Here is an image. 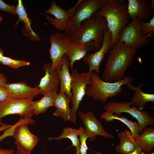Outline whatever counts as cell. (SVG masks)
Returning a JSON list of instances; mask_svg holds the SVG:
<instances>
[{
  "label": "cell",
  "mask_w": 154,
  "mask_h": 154,
  "mask_svg": "<svg viewBox=\"0 0 154 154\" xmlns=\"http://www.w3.org/2000/svg\"><path fill=\"white\" fill-rule=\"evenodd\" d=\"M78 130V135L80 136L79 139L80 143L79 147L80 154H87V151L88 147L86 143V140L88 138V136L85 133L83 127H80Z\"/></svg>",
  "instance_id": "obj_30"
},
{
  "label": "cell",
  "mask_w": 154,
  "mask_h": 154,
  "mask_svg": "<svg viewBox=\"0 0 154 154\" xmlns=\"http://www.w3.org/2000/svg\"><path fill=\"white\" fill-rule=\"evenodd\" d=\"M119 143L115 150L120 154H130L135 149L137 145L135 142L130 131L127 129L122 130L117 133Z\"/></svg>",
  "instance_id": "obj_23"
},
{
  "label": "cell",
  "mask_w": 154,
  "mask_h": 154,
  "mask_svg": "<svg viewBox=\"0 0 154 154\" xmlns=\"http://www.w3.org/2000/svg\"><path fill=\"white\" fill-rule=\"evenodd\" d=\"M112 36L107 28L104 33L103 43L100 49L93 53L87 52L83 58L84 62L89 65V71L99 74L101 63L105 54L111 48Z\"/></svg>",
  "instance_id": "obj_13"
},
{
  "label": "cell",
  "mask_w": 154,
  "mask_h": 154,
  "mask_svg": "<svg viewBox=\"0 0 154 154\" xmlns=\"http://www.w3.org/2000/svg\"><path fill=\"white\" fill-rule=\"evenodd\" d=\"M4 56V53L3 50L0 48V62L1 61L2 58Z\"/></svg>",
  "instance_id": "obj_38"
},
{
  "label": "cell",
  "mask_w": 154,
  "mask_h": 154,
  "mask_svg": "<svg viewBox=\"0 0 154 154\" xmlns=\"http://www.w3.org/2000/svg\"><path fill=\"white\" fill-rule=\"evenodd\" d=\"M143 81L141 85L138 87H135L131 83L127 85L130 89L133 90V93L131 101L133 106L136 107L141 110L144 108L148 102H154V94L147 93L143 92L141 88L143 84Z\"/></svg>",
  "instance_id": "obj_24"
},
{
  "label": "cell",
  "mask_w": 154,
  "mask_h": 154,
  "mask_svg": "<svg viewBox=\"0 0 154 154\" xmlns=\"http://www.w3.org/2000/svg\"><path fill=\"white\" fill-rule=\"evenodd\" d=\"M33 99H19L9 98L0 103V122L9 115L17 114L24 118H31L34 115L31 106Z\"/></svg>",
  "instance_id": "obj_10"
},
{
  "label": "cell",
  "mask_w": 154,
  "mask_h": 154,
  "mask_svg": "<svg viewBox=\"0 0 154 154\" xmlns=\"http://www.w3.org/2000/svg\"><path fill=\"white\" fill-rule=\"evenodd\" d=\"M49 40L50 47L49 50L52 60V69H56L62 58L73 44L71 36L66 33L56 32L51 34Z\"/></svg>",
  "instance_id": "obj_11"
},
{
  "label": "cell",
  "mask_w": 154,
  "mask_h": 154,
  "mask_svg": "<svg viewBox=\"0 0 154 154\" xmlns=\"http://www.w3.org/2000/svg\"><path fill=\"white\" fill-rule=\"evenodd\" d=\"M3 20V17L0 15V23Z\"/></svg>",
  "instance_id": "obj_40"
},
{
  "label": "cell",
  "mask_w": 154,
  "mask_h": 154,
  "mask_svg": "<svg viewBox=\"0 0 154 154\" xmlns=\"http://www.w3.org/2000/svg\"><path fill=\"white\" fill-rule=\"evenodd\" d=\"M142 154H154V153L153 152H152L151 153H145L143 152L142 151Z\"/></svg>",
  "instance_id": "obj_41"
},
{
  "label": "cell",
  "mask_w": 154,
  "mask_h": 154,
  "mask_svg": "<svg viewBox=\"0 0 154 154\" xmlns=\"http://www.w3.org/2000/svg\"><path fill=\"white\" fill-rule=\"evenodd\" d=\"M3 85L8 91L10 98L33 99L40 94L38 85L33 88L23 82L16 83H6Z\"/></svg>",
  "instance_id": "obj_15"
},
{
  "label": "cell",
  "mask_w": 154,
  "mask_h": 154,
  "mask_svg": "<svg viewBox=\"0 0 154 154\" xmlns=\"http://www.w3.org/2000/svg\"><path fill=\"white\" fill-rule=\"evenodd\" d=\"M0 62L3 65H7L15 69L24 66H28L30 64L29 62L25 60H14L4 56Z\"/></svg>",
  "instance_id": "obj_29"
},
{
  "label": "cell",
  "mask_w": 154,
  "mask_h": 154,
  "mask_svg": "<svg viewBox=\"0 0 154 154\" xmlns=\"http://www.w3.org/2000/svg\"><path fill=\"white\" fill-rule=\"evenodd\" d=\"M94 52V44L93 41L86 43L73 44L65 54L69 61V65L72 70L76 61H79L85 56L88 52Z\"/></svg>",
  "instance_id": "obj_19"
},
{
  "label": "cell",
  "mask_w": 154,
  "mask_h": 154,
  "mask_svg": "<svg viewBox=\"0 0 154 154\" xmlns=\"http://www.w3.org/2000/svg\"><path fill=\"white\" fill-rule=\"evenodd\" d=\"M15 151L12 149H3L0 148V154H14Z\"/></svg>",
  "instance_id": "obj_33"
},
{
  "label": "cell",
  "mask_w": 154,
  "mask_h": 154,
  "mask_svg": "<svg viewBox=\"0 0 154 154\" xmlns=\"http://www.w3.org/2000/svg\"><path fill=\"white\" fill-rule=\"evenodd\" d=\"M7 81L6 76L0 72V84H4L6 83Z\"/></svg>",
  "instance_id": "obj_34"
},
{
  "label": "cell",
  "mask_w": 154,
  "mask_h": 154,
  "mask_svg": "<svg viewBox=\"0 0 154 154\" xmlns=\"http://www.w3.org/2000/svg\"><path fill=\"white\" fill-rule=\"evenodd\" d=\"M71 100L65 94L60 92L54 100V107L56 109L53 113V115L61 117L65 121L72 122L71 109L69 107V104Z\"/></svg>",
  "instance_id": "obj_20"
},
{
  "label": "cell",
  "mask_w": 154,
  "mask_h": 154,
  "mask_svg": "<svg viewBox=\"0 0 154 154\" xmlns=\"http://www.w3.org/2000/svg\"><path fill=\"white\" fill-rule=\"evenodd\" d=\"M98 74L94 71L90 72L91 85L87 86L85 94L102 103L118 95L121 92L123 85L131 83L134 80L133 77L127 75L120 81L110 82L103 80Z\"/></svg>",
  "instance_id": "obj_4"
},
{
  "label": "cell",
  "mask_w": 154,
  "mask_h": 154,
  "mask_svg": "<svg viewBox=\"0 0 154 154\" xmlns=\"http://www.w3.org/2000/svg\"><path fill=\"white\" fill-rule=\"evenodd\" d=\"M45 75L37 85L40 94L44 95L46 92L54 90L57 91L60 84L59 75L56 69H52L51 63H47L43 67Z\"/></svg>",
  "instance_id": "obj_17"
},
{
  "label": "cell",
  "mask_w": 154,
  "mask_h": 154,
  "mask_svg": "<svg viewBox=\"0 0 154 154\" xmlns=\"http://www.w3.org/2000/svg\"><path fill=\"white\" fill-rule=\"evenodd\" d=\"M139 26L142 34L144 36L153 37L154 35V17L146 22L140 21Z\"/></svg>",
  "instance_id": "obj_28"
},
{
  "label": "cell",
  "mask_w": 154,
  "mask_h": 154,
  "mask_svg": "<svg viewBox=\"0 0 154 154\" xmlns=\"http://www.w3.org/2000/svg\"><path fill=\"white\" fill-rule=\"evenodd\" d=\"M79 131L78 129L71 127L64 128L61 134L56 137H49V140H58L64 138H68L71 141L72 146L78 148L80 145L79 139L78 138Z\"/></svg>",
  "instance_id": "obj_27"
},
{
  "label": "cell",
  "mask_w": 154,
  "mask_h": 154,
  "mask_svg": "<svg viewBox=\"0 0 154 154\" xmlns=\"http://www.w3.org/2000/svg\"><path fill=\"white\" fill-rule=\"evenodd\" d=\"M3 124H4L2 122H0V125H2Z\"/></svg>",
  "instance_id": "obj_42"
},
{
  "label": "cell",
  "mask_w": 154,
  "mask_h": 154,
  "mask_svg": "<svg viewBox=\"0 0 154 154\" xmlns=\"http://www.w3.org/2000/svg\"><path fill=\"white\" fill-rule=\"evenodd\" d=\"M142 151L141 147L137 145L135 150L130 154H142Z\"/></svg>",
  "instance_id": "obj_35"
},
{
  "label": "cell",
  "mask_w": 154,
  "mask_h": 154,
  "mask_svg": "<svg viewBox=\"0 0 154 154\" xmlns=\"http://www.w3.org/2000/svg\"><path fill=\"white\" fill-rule=\"evenodd\" d=\"M16 11L18 19L15 25L16 26L20 21L23 22L25 25L22 31L25 36L29 37L31 40L39 41L41 40L38 35L35 33L31 27L32 20L29 18L21 0H18L16 6Z\"/></svg>",
  "instance_id": "obj_21"
},
{
  "label": "cell",
  "mask_w": 154,
  "mask_h": 154,
  "mask_svg": "<svg viewBox=\"0 0 154 154\" xmlns=\"http://www.w3.org/2000/svg\"><path fill=\"white\" fill-rule=\"evenodd\" d=\"M106 0H79L74 13L68 22L65 33L70 36L80 28L82 23L89 18L104 5Z\"/></svg>",
  "instance_id": "obj_6"
},
{
  "label": "cell",
  "mask_w": 154,
  "mask_h": 154,
  "mask_svg": "<svg viewBox=\"0 0 154 154\" xmlns=\"http://www.w3.org/2000/svg\"><path fill=\"white\" fill-rule=\"evenodd\" d=\"M90 72L79 73L77 68L72 70L70 84L72 90V107L71 109L72 122L76 123V112L79 105L86 94L87 86L91 85L90 75Z\"/></svg>",
  "instance_id": "obj_8"
},
{
  "label": "cell",
  "mask_w": 154,
  "mask_h": 154,
  "mask_svg": "<svg viewBox=\"0 0 154 154\" xmlns=\"http://www.w3.org/2000/svg\"><path fill=\"white\" fill-rule=\"evenodd\" d=\"M140 20L137 18L132 20L121 30L117 41L123 42L126 45L137 49L149 44L150 38L143 35L140 27Z\"/></svg>",
  "instance_id": "obj_9"
},
{
  "label": "cell",
  "mask_w": 154,
  "mask_h": 154,
  "mask_svg": "<svg viewBox=\"0 0 154 154\" xmlns=\"http://www.w3.org/2000/svg\"><path fill=\"white\" fill-rule=\"evenodd\" d=\"M69 61L65 54L56 69L59 78L60 92L64 93L72 99V95L70 87L72 77L69 71Z\"/></svg>",
  "instance_id": "obj_18"
},
{
  "label": "cell",
  "mask_w": 154,
  "mask_h": 154,
  "mask_svg": "<svg viewBox=\"0 0 154 154\" xmlns=\"http://www.w3.org/2000/svg\"><path fill=\"white\" fill-rule=\"evenodd\" d=\"M131 101L110 102L107 103L103 110H108L118 116L121 113H128L138 121L141 132L148 125L154 124V118L147 111L141 110L135 106L131 107Z\"/></svg>",
  "instance_id": "obj_7"
},
{
  "label": "cell",
  "mask_w": 154,
  "mask_h": 154,
  "mask_svg": "<svg viewBox=\"0 0 154 154\" xmlns=\"http://www.w3.org/2000/svg\"><path fill=\"white\" fill-rule=\"evenodd\" d=\"M11 125H6L5 124L2 125L0 126V132L5 130L8 128L11 127Z\"/></svg>",
  "instance_id": "obj_36"
},
{
  "label": "cell",
  "mask_w": 154,
  "mask_h": 154,
  "mask_svg": "<svg viewBox=\"0 0 154 154\" xmlns=\"http://www.w3.org/2000/svg\"><path fill=\"white\" fill-rule=\"evenodd\" d=\"M128 13L132 19L137 18L141 21L146 22L153 16L150 2L148 0H128Z\"/></svg>",
  "instance_id": "obj_16"
},
{
  "label": "cell",
  "mask_w": 154,
  "mask_h": 154,
  "mask_svg": "<svg viewBox=\"0 0 154 154\" xmlns=\"http://www.w3.org/2000/svg\"><path fill=\"white\" fill-rule=\"evenodd\" d=\"M108 28L105 18L95 14L83 22L79 30L70 36L73 44L93 41L94 52L100 48L104 33Z\"/></svg>",
  "instance_id": "obj_3"
},
{
  "label": "cell",
  "mask_w": 154,
  "mask_h": 154,
  "mask_svg": "<svg viewBox=\"0 0 154 154\" xmlns=\"http://www.w3.org/2000/svg\"><path fill=\"white\" fill-rule=\"evenodd\" d=\"M17 154H25L21 151L18 148L17 149Z\"/></svg>",
  "instance_id": "obj_39"
},
{
  "label": "cell",
  "mask_w": 154,
  "mask_h": 154,
  "mask_svg": "<svg viewBox=\"0 0 154 154\" xmlns=\"http://www.w3.org/2000/svg\"><path fill=\"white\" fill-rule=\"evenodd\" d=\"M150 5L151 8L153 11H154V0H151L150 1Z\"/></svg>",
  "instance_id": "obj_37"
},
{
  "label": "cell",
  "mask_w": 154,
  "mask_h": 154,
  "mask_svg": "<svg viewBox=\"0 0 154 154\" xmlns=\"http://www.w3.org/2000/svg\"><path fill=\"white\" fill-rule=\"evenodd\" d=\"M57 94V91H48L44 94L40 100L36 101L33 100L31 104L34 114L38 115L44 113L49 108L54 106V100Z\"/></svg>",
  "instance_id": "obj_25"
},
{
  "label": "cell",
  "mask_w": 154,
  "mask_h": 154,
  "mask_svg": "<svg viewBox=\"0 0 154 154\" xmlns=\"http://www.w3.org/2000/svg\"><path fill=\"white\" fill-rule=\"evenodd\" d=\"M112 48L109 53L102 73L104 80L110 82H117L123 78L126 71L131 64L137 50L118 41Z\"/></svg>",
  "instance_id": "obj_1"
},
{
  "label": "cell",
  "mask_w": 154,
  "mask_h": 154,
  "mask_svg": "<svg viewBox=\"0 0 154 154\" xmlns=\"http://www.w3.org/2000/svg\"><path fill=\"white\" fill-rule=\"evenodd\" d=\"M95 14L106 20L112 36V48L117 41L121 30L128 23L127 3L124 0H106L103 6Z\"/></svg>",
  "instance_id": "obj_2"
},
{
  "label": "cell",
  "mask_w": 154,
  "mask_h": 154,
  "mask_svg": "<svg viewBox=\"0 0 154 154\" xmlns=\"http://www.w3.org/2000/svg\"><path fill=\"white\" fill-rule=\"evenodd\" d=\"M100 118L102 119H104L107 122L112 121L114 119L118 120L121 121L129 129L133 138L139 135V133L141 132L138 122H133L125 117H121L114 115L109 110H106L105 112L102 113L101 115Z\"/></svg>",
  "instance_id": "obj_26"
},
{
  "label": "cell",
  "mask_w": 154,
  "mask_h": 154,
  "mask_svg": "<svg viewBox=\"0 0 154 154\" xmlns=\"http://www.w3.org/2000/svg\"><path fill=\"white\" fill-rule=\"evenodd\" d=\"M35 123L31 118L21 119L7 129L9 135L15 139L17 148L25 154H31L38 141V137L28 127V124L33 125Z\"/></svg>",
  "instance_id": "obj_5"
},
{
  "label": "cell",
  "mask_w": 154,
  "mask_h": 154,
  "mask_svg": "<svg viewBox=\"0 0 154 154\" xmlns=\"http://www.w3.org/2000/svg\"><path fill=\"white\" fill-rule=\"evenodd\" d=\"M77 5V2L74 7L71 6L65 11L57 5L54 0L50 7L44 13L50 14L54 15V18L48 15H46L45 18L50 22L49 24L54 25L56 29L65 31L68 22L74 13Z\"/></svg>",
  "instance_id": "obj_14"
},
{
  "label": "cell",
  "mask_w": 154,
  "mask_h": 154,
  "mask_svg": "<svg viewBox=\"0 0 154 154\" xmlns=\"http://www.w3.org/2000/svg\"><path fill=\"white\" fill-rule=\"evenodd\" d=\"M0 10L8 12L14 15H17L16 6L9 5L2 0H0Z\"/></svg>",
  "instance_id": "obj_31"
},
{
  "label": "cell",
  "mask_w": 154,
  "mask_h": 154,
  "mask_svg": "<svg viewBox=\"0 0 154 154\" xmlns=\"http://www.w3.org/2000/svg\"><path fill=\"white\" fill-rule=\"evenodd\" d=\"M78 114L85 127V132L90 141H92L95 139L97 135L102 136L107 139L114 137L112 134L104 129L102 124L92 111H90L86 113L79 111Z\"/></svg>",
  "instance_id": "obj_12"
},
{
  "label": "cell",
  "mask_w": 154,
  "mask_h": 154,
  "mask_svg": "<svg viewBox=\"0 0 154 154\" xmlns=\"http://www.w3.org/2000/svg\"><path fill=\"white\" fill-rule=\"evenodd\" d=\"M9 98V93L3 84H0V103L4 102Z\"/></svg>",
  "instance_id": "obj_32"
},
{
  "label": "cell",
  "mask_w": 154,
  "mask_h": 154,
  "mask_svg": "<svg viewBox=\"0 0 154 154\" xmlns=\"http://www.w3.org/2000/svg\"><path fill=\"white\" fill-rule=\"evenodd\" d=\"M142 134L133 138L136 145L140 147L142 151L145 153H150L154 147V128H145Z\"/></svg>",
  "instance_id": "obj_22"
}]
</instances>
